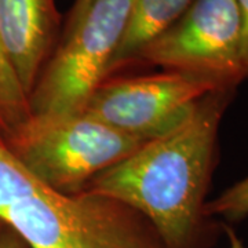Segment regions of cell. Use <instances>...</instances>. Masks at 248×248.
<instances>
[{
    "mask_svg": "<svg viewBox=\"0 0 248 248\" xmlns=\"http://www.w3.org/2000/svg\"><path fill=\"white\" fill-rule=\"evenodd\" d=\"M237 89L211 91L177 125L93 178L84 192L140 213L166 248H213L219 228L205 214L218 135Z\"/></svg>",
    "mask_w": 248,
    "mask_h": 248,
    "instance_id": "1",
    "label": "cell"
},
{
    "mask_svg": "<svg viewBox=\"0 0 248 248\" xmlns=\"http://www.w3.org/2000/svg\"><path fill=\"white\" fill-rule=\"evenodd\" d=\"M0 222L29 248H166L135 210L89 192H55L32 177L4 143H0Z\"/></svg>",
    "mask_w": 248,
    "mask_h": 248,
    "instance_id": "2",
    "label": "cell"
},
{
    "mask_svg": "<svg viewBox=\"0 0 248 248\" xmlns=\"http://www.w3.org/2000/svg\"><path fill=\"white\" fill-rule=\"evenodd\" d=\"M86 115H31L4 145L40 184L62 195H79L90 181L143 142Z\"/></svg>",
    "mask_w": 248,
    "mask_h": 248,
    "instance_id": "3",
    "label": "cell"
},
{
    "mask_svg": "<svg viewBox=\"0 0 248 248\" xmlns=\"http://www.w3.org/2000/svg\"><path fill=\"white\" fill-rule=\"evenodd\" d=\"M134 0H94L89 11L58 43L29 94L32 115L83 113L90 97L107 79L122 42Z\"/></svg>",
    "mask_w": 248,
    "mask_h": 248,
    "instance_id": "4",
    "label": "cell"
},
{
    "mask_svg": "<svg viewBox=\"0 0 248 248\" xmlns=\"http://www.w3.org/2000/svg\"><path fill=\"white\" fill-rule=\"evenodd\" d=\"M135 63L210 80L222 89L244 81L236 0H193L177 21L145 46Z\"/></svg>",
    "mask_w": 248,
    "mask_h": 248,
    "instance_id": "5",
    "label": "cell"
},
{
    "mask_svg": "<svg viewBox=\"0 0 248 248\" xmlns=\"http://www.w3.org/2000/svg\"><path fill=\"white\" fill-rule=\"evenodd\" d=\"M210 80L163 71L131 78H108L90 97L83 113L141 140L177 125L195 104L221 90Z\"/></svg>",
    "mask_w": 248,
    "mask_h": 248,
    "instance_id": "6",
    "label": "cell"
},
{
    "mask_svg": "<svg viewBox=\"0 0 248 248\" xmlns=\"http://www.w3.org/2000/svg\"><path fill=\"white\" fill-rule=\"evenodd\" d=\"M55 0H0V45L28 98L60 42Z\"/></svg>",
    "mask_w": 248,
    "mask_h": 248,
    "instance_id": "7",
    "label": "cell"
},
{
    "mask_svg": "<svg viewBox=\"0 0 248 248\" xmlns=\"http://www.w3.org/2000/svg\"><path fill=\"white\" fill-rule=\"evenodd\" d=\"M193 0H134L122 42L109 63L107 79L131 66L142 48L170 28Z\"/></svg>",
    "mask_w": 248,
    "mask_h": 248,
    "instance_id": "8",
    "label": "cell"
},
{
    "mask_svg": "<svg viewBox=\"0 0 248 248\" xmlns=\"http://www.w3.org/2000/svg\"><path fill=\"white\" fill-rule=\"evenodd\" d=\"M31 115L29 98L0 45V140H9Z\"/></svg>",
    "mask_w": 248,
    "mask_h": 248,
    "instance_id": "9",
    "label": "cell"
},
{
    "mask_svg": "<svg viewBox=\"0 0 248 248\" xmlns=\"http://www.w3.org/2000/svg\"><path fill=\"white\" fill-rule=\"evenodd\" d=\"M205 214L213 219L221 218L231 223L248 218V177L223 190L214 200H208Z\"/></svg>",
    "mask_w": 248,
    "mask_h": 248,
    "instance_id": "10",
    "label": "cell"
},
{
    "mask_svg": "<svg viewBox=\"0 0 248 248\" xmlns=\"http://www.w3.org/2000/svg\"><path fill=\"white\" fill-rule=\"evenodd\" d=\"M240 14V60L244 72V78L248 79V0H236Z\"/></svg>",
    "mask_w": 248,
    "mask_h": 248,
    "instance_id": "11",
    "label": "cell"
},
{
    "mask_svg": "<svg viewBox=\"0 0 248 248\" xmlns=\"http://www.w3.org/2000/svg\"><path fill=\"white\" fill-rule=\"evenodd\" d=\"M94 0H75L73 6H72L71 11L68 14V19L66 22L63 24V29L61 32V37H60V42L62 39H65L66 36H69L73 32V29L79 25V22L83 19V17L86 16V13L89 11L90 6L93 4ZM58 42V43H60Z\"/></svg>",
    "mask_w": 248,
    "mask_h": 248,
    "instance_id": "12",
    "label": "cell"
},
{
    "mask_svg": "<svg viewBox=\"0 0 248 248\" xmlns=\"http://www.w3.org/2000/svg\"><path fill=\"white\" fill-rule=\"evenodd\" d=\"M0 248H29L28 244L9 226L0 228Z\"/></svg>",
    "mask_w": 248,
    "mask_h": 248,
    "instance_id": "13",
    "label": "cell"
},
{
    "mask_svg": "<svg viewBox=\"0 0 248 248\" xmlns=\"http://www.w3.org/2000/svg\"><path fill=\"white\" fill-rule=\"evenodd\" d=\"M223 232L228 236V243H229V247L228 248H246L241 239L237 236V233L233 231L231 226H223Z\"/></svg>",
    "mask_w": 248,
    "mask_h": 248,
    "instance_id": "14",
    "label": "cell"
},
{
    "mask_svg": "<svg viewBox=\"0 0 248 248\" xmlns=\"http://www.w3.org/2000/svg\"><path fill=\"white\" fill-rule=\"evenodd\" d=\"M1 226H3V223H1V222H0V228H1Z\"/></svg>",
    "mask_w": 248,
    "mask_h": 248,
    "instance_id": "15",
    "label": "cell"
}]
</instances>
